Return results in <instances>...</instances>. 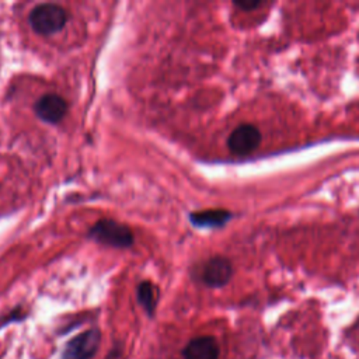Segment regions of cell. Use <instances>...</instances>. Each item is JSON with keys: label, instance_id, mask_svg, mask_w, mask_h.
Here are the masks:
<instances>
[{"label": "cell", "instance_id": "cell-6", "mask_svg": "<svg viewBox=\"0 0 359 359\" xmlns=\"http://www.w3.org/2000/svg\"><path fill=\"white\" fill-rule=\"evenodd\" d=\"M233 265L226 257H212L202 269V280L209 287H222L229 283Z\"/></svg>", "mask_w": 359, "mask_h": 359}, {"label": "cell", "instance_id": "cell-1", "mask_svg": "<svg viewBox=\"0 0 359 359\" xmlns=\"http://www.w3.org/2000/svg\"><path fill=\"white\" fill-rule=\"evenodd\" d=\"M67 21V11L55 3H42L35 6L29 15L28 22L31 28L39 35H50L60 31Z\"/></svg>", "mask_w": 359, "mask_h": 359}, {"label": "cell", "instance_id": "cell-7", "mask_svg": "<svg viewBox=\"0 0 359 359\" xmlns=\"http://www.w3.org/2000/svg\"><path fill=\"white\" fill-rule=\"evenodd\" d=\"M184 359H219V345L212 337H198L184 348Z\"/></svg>", "mask_w": 359, "mask_h": 359}, {"label": "cell", "instance_id": "cell-2", "mask_svg": "<svg viewBox=\"0 0 359 359\" xmlns=\"http://www.w3.org/2000/svg\"><path fill=\"white\" fill-rule=\"evenodd\" d=\"M88 237L100 244L115 248H129L133 244L132 230L125 223L114 219L98 220L90 229Z\"/></svg>", "mask_w": 359, "mask_h": 359}, {"label": "cell", "instance_id": "cell-4", "mask_svg": "<svg viewBox=\"0 0 359 359\" xmlns=\"http://www.w3.org/2000/svg\"><path fill=\"white\" fill-rule=\"evenodd\" d=\"M101 341L98 330H88L70 339L63 351V359H91Z\"/></svg>", "mask_w": 359, "mask_h": 359}, {"label": "cell", "instance_id": "cell-5", "mask_svg": "<svg viewBox=\"0 0 359 359\" xmlns=\"http://www.w3.org/2000/svg\"><path fill=\"white\" fill-rule=\"evenodd\" d=\"M67 102L57 94H45L34 105L36 116L46 123H57L67 112Z\"/></svg>", "mask_w": 359, "mask_h": 359}, {"label": "cell", "instance_id": "cell-10", "mask_svg": "<svg viewBox=\"0 0 359 359\" xmlns=\"http://www.w3.org/2000/svg\"><path fill=\"white\" fill-rule=\"evenodd\" d=\"M262 4H265L264 1H257V0H243V1H234V6L244 10V11H251L257 7H261Z\"/></svg>", "mask_w": 359, "mask_h": 359}, {"label": "cell", "instance_id": "cell-3", "mask_svg": "<svg viewBox=\"0 0 359 359\" xmlns=\"http://www.w3.org/2000/svg\"><path fill=\"white\" fill-rule=\"evenodd\" d=\"M261 132L251 123L238 125L227 139L229 150L236 156H247L261 144Z\"/></svg>", "mask_w": 359, "mask_h": 359}, {"label": "cell", "instance_id": "cell-8", "mask_svg": "<svg viewBox=\"0 0 359 359\" xmlns=\"http://www.w3.org/2000/svg\"><path fill=\"white\" fill-rule=\"evenodd\" d=\"M233 217L231 212L224 209H208L192 212L189 220L196 227H222Z\"/></svg>", "mask_w": 359, "mask_h": 359}, {"label": "cell", "instance_id": "cell-9", "mask_svg": "<svg viewBox=\"0 0 359 359\" xmlns=\"http://www.w3.org/2000/svg\"><path fill=\"white\" fill-rule=\"evenodd\" d=\"M137 300L143 306V309L149 313V316H153L154 309L157 306L158 300V289L151 282H142L137 286Z\"/></svg>", "mask_w": 359, "mask_h": 359}]
</instances>
